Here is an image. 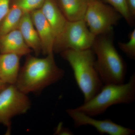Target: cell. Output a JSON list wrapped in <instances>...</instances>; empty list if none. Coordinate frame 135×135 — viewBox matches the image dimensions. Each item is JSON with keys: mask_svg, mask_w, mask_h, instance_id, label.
<instances>
[{"mask_svg": "<svg viewBox=\"0 0 135 135\" xmlns=\"http://www.w3.org/2000/svg\"><path fill=\"white\" fill-rule=\"evenodd\" d=\"M64 75V70L56 64L53 53L44 58L29 56L20 71L15 85L27 94L38 93L58 82Z\"/></svg>", "mask_w": 135, "mask_h": 135, "instance_id": "1", "label": "cell"}, {"mask_svg": "<svg viewBox=\"0 0 135 135\" xmlns=\"http://www.w3.org/2000/svg\"><path fill=\"white\" fill-rule=\"evenodd\" d=\"M61 55L72 69L77 85L84 95V103L89 101L104 85L95 66L96 57L93 50H67L61 52Z\"/></svg>", "mask_w": 135, "mask_h": 135, "instance_id": "2", "label": "cell"}, {"mask_svg": "<svg viewBox=\"0 0 135 135\" xmlns=\"http://www.w3.org/2000/svg\"><path fill=\"white\" fill-rule=\"evenodd\" d=\"M108 34L97 36L91 48L95 56V66L104 84H122L127 65Z\"/></svg>", "mask_w": 135, "mask_h": 135, "instance_id": "3", "label": "cell"}, {"mask_svg": "<svg viewBox=\"0 0 135 135\" xmlns=\"http://www.w3.org/2000/svg\"><path fill=\"white\" fill-rule=\"evenodd\" d=\"M135 101L134 73L127 83L104 84L100 91L92 99L75 109L94 117L103 114L113 105L131 104Z\"/></svg>", "mask_w": 135, "mask_h": 135, "instance_id": "4", "label": "cell"}, {"mask_svg": "<svg viewBox=\"0 0 135 135\" xmlns=\"http://www.w3.org/2000/svg\"><path fill=\"white\" fill-rule=\"evenodd\" d=\"M96 36L90 31L84 19L68 21L62 33L55 41L54 51L83 50L91 49Z\"/></svg>", "mask_w": 135, "mask_h": 135, "instance_id": "5", "label": "cell"}, {"mask_svg": "<svg viewBox=\"0 0 135 135\" xmlns=\"http://www.w3.org/2000/svg\"><path fill=\"white\" fill-rule=\"evenodd\" d=\"M121 17L110 5L101 0H94L88 3L84 19L90 31L97 36L110 33Z\"/></svg>", "mask_w": 135, "mask_h": 135, "instance_id": "6", "label": "cell"}, {"mask_svg": "<svg viewBox=\"0 0 135 135\" xmlns=\"http://www.w3.org/2000/svg\"><path fill=\"white\" fill-rule=\"evenodd\" d=\"M31 102L27 94L15 84H7L0 92V122L10 133L11 119L15 116L26 113Z\"/></svg>", "mask_w": 135, "mask_h": 135, "instance_id": "7", "label": "cell"}, {"mask_svg": "<svg viewBox=\"0 0 135 135\" xmlns=\"http://www.w3.org/2000/svg\"><path fill=\"white\" fill-rule=\"evenodd\" d=\"M66 113L73 121L76 128L91 126L101 135H132L135 133V130L133 129L123 127L110 119H96L75 108L67 109Z\"/></svg>", "mask_w": 135, "mask_h": 135, "instance_id": "8", "label": "cell"}, {"mask_svg": "<svg viewBox=\"0 0 135 135\" xmlns=\"http://www.w3.org/2000/svg\"><path fill=\"white\" fill-rule=\"evenodd\" d=\"M30 15L40 40L42 51L47 55L53 53L55 37L40 9L32 11Z\"/></svg>", "mask_w": 135, "mask_h": 135, "instance_id": "9", "label": "cell"}, {"mask_svg": "<svg viewBox=\"0 0 135 135\" xmlns=\"http://www.w3.org/2000/svg\"><path fill=\"white\" fill-rule=\"evenodd\" d=\"M40 9L50 25L56 40L62 33L68 20L56 0H46Z\"/></svg>", "mask_w": 135, "mask_h": 135, "instance_id": "10", "label": "cell"}, {"mask_svg": "<svg viewBox=\"0 0 135 135\" xmlns=\"http://www.w3.org/2000/svg\"><path fill=\"white\" fill-rule=\"evenodd\" d=\"M18 29L0 36V53H12L21 56L31 51Z\"/></svg>", "mask_w": 135, "mask_h": 135, "instance_id": "11", "label": "cell"}, {"mask_svg": "<svg viewBox=\"0 0 135 135\" xmlns=\"http://www.w3.org/2000/svg\"><path fill=\"white\" fill-rule=\"evenodd\" d=\"M20 56L0 53V80L7 84H15L19 75Z\"/></svg>", "mask_w": 135, "mask_h": 135, "instance_id": "12", "label": "cell"}, {"mask_svg": "<svg viewBox=\"0 0 135 135\" xmlns=\"http://www.w3.org/2000/svg\"><path fill=\"white\" fill-rule=\"evenodd\" d=\"M18 29L29 48L33 50L36 55H38L42 51L41 43L30 13L24 12L20 20Z\"/></svg>", "mask_w": 135, "mask_h": 135, "instance_id": "13", "label": "cell"}, {"mask_svg": "<svg viewBox=\"0 0 135 135\" xmlns=\"http://www.w3.org/2000/svg\"><path fill=\"white\" fill-rule=\"evenodd\" d=\"M56 2L68 21L84 19L88 4L87 0H57Z\"/></svg>", "mask_w": 135, "mask_h": 135, "instance_id": "14", "label": "cell"}, {"mask_svg": "<svg viewBox=\"0 0 135 135\" xmlns=\"http://www.w3.org/2000/svg\"><path fill=\"white\" fill-rule=\"evenodd\" d=\"M24 13L21 8L13 3L0 23V36L18 29Z\"/></svg>", "mask_w": 135, "mask_h": 135, "instance_id": "15", "label": "cell"}, {"mask_svg": "<svg viewBox=\"0 0 135 135\" xmlns=\"http://www.w3.org/2000/svg\"><path fill=\"white\" fill-rule=\"evenodd\" d=\"M105 2L109 3V5L113 8L116 11L123 17L128 23L132 25L133 18L131 16L126 0H103Z\"/></svg>", "mask_w": 135, "mask_h": 135, "instance_id": "16", "label": "cell"}, {"mask_svg": "<svg viewBox=\"0 0 135 135\" xmlns=\"http://www.w3.org/2000/svg\"><path fill=\"white\" fill-rule=\"evenodd\" d=\"M129 40L127 42H119V48L130 59H135V29L133 30L129 36Z\"/></svg>", "mask_w": 135, "mask_h": 135, "instance_id": "17", "label": "cell"}, {"mask_svg": "<svg viewBox=\"0 0 135 135\" xmlns=\"http://www.w3.org/2000/svg\"><path fill=\"white\" fill-rule=\"evenodd\" d=\"M46 0H15L14 3L24 12H30L40 8Z\"/></svg>", "mask_w": 135, "mask_h": 135, "instance_id": "18", "label": "cell"}, {"mask_svg": "<svg viewBox=\"0 0 135 135\" xmlns=\"http://www.w3.org/2000/svg\"><path fill=\"white\" fill-rule=\"evenodd\" d=\"M10 0H0V23L9 10Z\"/></svg>", "mask_w": 135, "mask_h": 135, "instance_id": "19", "label": "cell"}, {"mask_svg": "<svg viewBox=\"0 0 135 135\" xmlns=\"http://www.w3.org/2000/svg\"><path fill=\"white\" fill-rule=\"evenodd\" d=\"M54 134L55 135H74V133L70 129L65 127L63 126L62 122H60L56 128Z\"/></svg>", "mask_w": 135, "mask_h": 135, "instance_id": "20", "label": "cell"}, {"mask_svg": "<svg viewBox=\"0 0 135 135\" xmlns=\"http://www.w3.org/2000/svg\"><path fill=\"white\" fill-rule=\"evenodd\" d=\"M129 13L133 18L135 16V0H126Z\"/></svg>", "mask_w": 135, "mask_h": 135, "instance_id": "21", "label": "cell"}, {"mask_svg": "<svg viewBox=\"0 0 135 135\" xmlns=\"http://www.w3.org/2000/svg\"><path fill=\"white\" fill-rule=\"evenodd\" d=\"M7 85V84L3 82L0 80V92Z\"/></svg>", "mask_w": 135, "mask_h": 135, "instance_id": "22", "label": "cell"}, {"mask_svg": "<svg viewBox=\"0 0 135 135\" xmlns=\"http://www.w3.org/2000/svg\"><path fill=\"white\" fill-rule=\"evenodd\" d=\"M94 1V0H87L88 2H90L92 1Z\"/></svg>", "mask_w": 135, "mask_h": 135, "instance_id": "23", "label": "cell"}, {"mask_svg": "<svg viewBox=\"0 0 135 135\" xmlns=\"http://www.w3.org/2000/svg\"><path fill=\"white\" fill-rule=\"evenodd\" d=\"M0 123H1V122H0Z\"/></svg>", "mask_w": 135, "mask_h": 135, "instance_id": "24", "label": "cell"}]
</instances>
